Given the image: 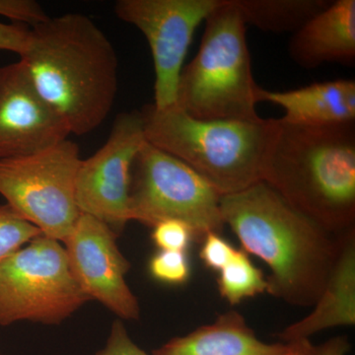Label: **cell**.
<instances>
[{"label":"cell","instance_id":"obj_28","mask_svg":"<svg viewBox=\"0 0 355 355\" xmlns=\"http://www.w3.org/2000/svg\"><path fill=\"white\" fill-rule=\"evenodd\" d=\"M0 355H1V354H0Z\"/></svg>","mask_w":355,"mask_h":355},{"label":"cell","instance_id":"obj_12","mask_svg":"<svg viewBox=\"0 0 355 355\" xmlns=\"http://www.w3.org/2000/svg\"><path fill=\"white\" fill-rule=\"evenodd\" d=\"M67 123L42 97L22 60L0 67V160L69 139Z\"/></svg>","mask_w":355,"mask_h":355},{"label":"cell","instance_id":"obj_10","mask_svg":"<svg viewBox=\"0 0 355 355\" xmlns=\"http://www.w3.org/2000/svg\"><path fill=\"white\" fill-rule=\"evenodd\" d=\"M146 142L141 112L121 113L104 146L77 171L76 197L81 214L99 219L120 234L130 218L133 161Z\"/></svg>","mask_w":355,"mask_h":355},{"label":"cell","instance_id":"obj_9","mask_svg":"<svg viewBox=\"0 0 355 355\" xmlns=\"http://www.w3.org/2000/svg\"><path fill=\"white\" fill-rule=\"evenodd\" d=\"M221 0H119V19L135 26L146 37L153 55L155 83L153 106H174L184 58L198 25Z\"/></svg>","mask_w":355,"mask_h":355},{"label":"cell","instance_id":"obj_6","mask_svg":"<svg viewBox=\"0 0 355 355\" xmlns=\"http://www.w3.org/2000/svg\"><path fill=\"white\" fill-rule=\"evenodd\" d=\"M221 195L200 174L171 154L146 142L133 161L130 177L132 221L153 228L175 219L193 231L195 241L221 234Z\"/></svg>","mask_w":355,"mask_h":355},{"label":"cell","instance_id":"obj_16","mask_svg":"<svg viewBox=\"0 0 355 355\" xmlns=\"http://www.w3.org/2000/svg\"><path fill=\"white\" fill-rule=\"evenodd\" d=\"M287 347V343L263 342L240 313L229 311L211 324L172 338L153 355H282Z\"/></svg>","mask_w":355,"mask_h":355},{"label":"cell","instance_id":"obj_24","mask_svg":"<svg viewBox=\"0 0 355 355\" xmlns=\"http://www.w3.org/2000/svg\"><path fill=\"white\" fill-rule=\"evenodd\" d=\"M96 355H149L133 343L121 320H116L112 326L106 347Z\"/></svg>","mask_w":355,"mask_h":355},{"label":"cell","instance_id":"obj_18","mask_svg":"<svg viewBox=\"0 0 355 355\" xmlns=\"http://www.w3.org/2000/svg\"><path fill=\"white\" fill-rule=\"evenodd\" d=\"M217 286L221 297L231 305H237L245 299L268 292V279L263 270L254 265L249 254L237 249L234 258L219 272Z\"/></svg>","mask_w":355,"mask_h":355},{"label":"cell","instance_id":"obj_20","mask_svg":"<svg viewBox=\"0 0 355 355\" xmlns=\"http://www.w3.org/2000/svg\"><path fill=\"white\" fill-rule=\"evenodd\" d=\"M149 272L154 279L164 284H183L191 275L188 254L186 252L159 251L149 263Z\"/></svg>","mask_w":355,"mask_h":355},{"label":"cell","instance_id":"obj_23","mask_svg":"<svg viewBox=\"0 0 355 355\" xmlns=\"http://www.w3.org/2000/svg\"><path fill=\"white\" fill-rule=\"evenodd\" d=\"M0 15L28 27H34L49 17L35 0H0Z\"/></svg>","mask_w":355,"mask_h":355},{"label":"cell","instance_id":"obj_19","mask_svg":"<svg viewBox=\"0 0 355 355\" xmlns=\"http://www.w3.org/2000/svg\"><path fill=\"white\" fill-rule=\"evenodd\" d=\"M43 234L6 205H0V263Z\"/></svg>","mask_w":355,"mask_h":355},{"label":"cell","instance_id":"obj_5","mask_svg":"<svg viewBox=\"0 0 355 355\" xmlns=\"http://www.w3.org/2000/svg\"><path fill=\"white\" fill-rule=\"evenodd\" d=\"M205 21L197 55L180 76L177 106L198 120H260V87L254 80L241 14L233 0H221Z\"/></svg>","mask_w":355,"mask_h":355},{"label":"cell","instance_id":"obj_3","mask_svg":"<svg viewBox=\"0 0 355 355\" xmlns=\"http://www.w3.org/2000/svg\"><path fill=\"white\" fill-rule=\"evenodd\" d=\"M277 121L261 182L329 232L354 229L355 121L300 127Z\"/></svg>","mask_w":355,"mask_h":355},{"label":"cell","instance_id":"obj_7","mask_svg":"<svg viewBox=\"0 0 355 355\" xmlns=\"http://www.w3.org/2000/svg\"><path fill=\"white\" fill-rule=\"evenodd\" d=\"M90 301L62 243L42 234L0 263V326L58 324Z\"/></svg>","mask_w":355,"mask_h":355},{"label":"cell","instance_id":"obj_15","mask_svg":"<svg viewBox=\"0 0 355 355\" xmlns=\"http://www.w3.org/2000/svg\"><path fill=\"white\" fill-rule=\"evenodd\" d=\"M258 103L268 102L284 110L280 120L300 127H323L355 121L354 80L326 81L286 91L259 88Z\"/></svg>","mask_w":355,"mask_h":355},{"label":"cell","instance_id":"obj_17","mask_svg":"<svg viewBox=\"0 0 355 355\" xmlns=\"http://www.w3.org/2000/svg\"><path fill=\"white\" fill-rule=\"evenodd\" d=\"M245 24L272 33H295L331 1L327 0H233Z\"/></svg>","mask_w":355,"mask_h":355},{"label":"cell","instance_id":"obj_14","mask_svg":"<svg viewBox=\"0 0 355 355\" xmlns=\"http://www.w3.org/2000/svg\"><path fill=\"white\" fill-rule=\"evenodd\" d=\"M289 55L303 69L327 62L354 65L355 0H336L293 33Z\"/></svg>","mask_w":355,"mask_h":355},{"label":"cell","instance_id":"obj_4","mask_svg":"<svg viewBox=\"0 0 355 355\" xmlns=\"http://www.w3.org/2000/svg\"><path fill=\"white\" fill-rule=\"evenodd\" d=\"M146 141L183 161L219 193L261 182L279 121L198 120L177 105L142 109Z\"/></svg>","mask_w":355,"mask_h":355},{"label":"cell","instance_id":"obj_25","mask_svg":"<svg viewBox=\"0 0 355 355\" xmlns=\"http://www.w3.org/2000/svg\"><path fill=\"white\" fill-rule=\"evenodd\" d=\"M29 35L30 28L26 25L0 22V51H11L20 57L27 48Z\"/></svg>","mask_w":355,"mask_h":355},{"label":"cell","instance_id":"obj_2","mask_svg":"<svg viewBox=\"0 0 355 355\" xmlns=\"http://www.w3.org/2000/svg\"><path fill=\"white\" fill-rule=\"evenodd\" d=\"M20 60L70 135L100 127L118 92V57L107 35L84 14L49 16L30 28Z\"/></svg>","mask_w":355,"mask_h":355},{"label":"cell","instance_id":"obj_27","mask_svg":"<svg viewBox=\"0 0 355 355\" xmlns=\"http://www.w3.org/2000/svg\"><path fill=\"white\" fill-rule=\"evenodd\" d=\"M288 347L282 355H311L312 343L310 340H301V342L287 343Z\"/></svg>","mask_w":355,"mask_h":355},{"label":"cell","instance_id":"obj_8","mask_svg":"<svg viewBox=\"0 0 355 355\" xmlns=\"http://www.w3.org/2000/svg\"><path fill=\"white\" fill-rule=\"evenodd\" d=\"M83 159L69 139L30 154L0 160V195L6 205L41 230L64 242L81 212L76 197Z\"/></svg>","mask_w":355,"mask_h":355},{"label":"cell","instance_id":"obj_21","mask_svg":"<svg viewBox=\"0 0 355 355\" xmlns=\"http://www.w3.org/2000/svg\"><path fill=\"white\" fill-rule=\"evenodd\" d=\"M153 229L151 237L160 251L187 252L195 240L191 229L175 219L159 222Z\"/></svg>","mask_w":355,"mask_h":355},{"label":"cell","instance_id":"obj_1","mask_svg":"<svg viewBox=\"0 0 355 355\" xmlns=\"http://www.w3.org/2000/svg\"><path fill=\"white\" fill-rule=\"evenodd\" d=\"M220 209L242 250L270 268L268 293L289 305L313 307L335 265L343 234L329 232L299 212L265 182L223 196Z\"/></svg>","mask_w":355,"mask_h":355},{"label":"cell","instance_id":"obj_13","mask_svg":"<svg viewBox=\"0 0 355 355\" xmlns=\"http://www.w3.org/2000/svg\"><path fill=\"white\" fill-rule=\"evenodd\" d=\"M354 324L355 228L342 235L335 265L312 312L287 326L279 338L284 343L310 340L320 331Z\"/></svg>","mask_w":355,"mask_h":355},{"label":"cell","instance_id":"obj_11","mask_svg":"<svg viewBox=\"0 0 355 355\" xmlns=\"http://www.w3.org/2000/svg\"><path fill=\"white\" fill-rule=\"evenodd\" d=\"M118 236L104 222L81 214L64 240V249L88 298L99 301L121 320L135 321L140 316L139 303L125 279L130 263L119 249Z\"/></svg>","mask_w":355,"mask_h":355},{"label":"cell","instance_id":"obj_26","mask_svg":"<svg viewBox=\"0 0 355 355\" xmlns=\"http://www.w3.org/2000/svg\"><path fill=\"white\" fill-rule=\"evenodd\" d=\"M349 350V338L345 336H338L317 347L312 345L311 355H347Z\"/></svg>","mask_w":355,"mask_h":355},{"label":"cell","instance_id":"obj_22","mask_svg":"<svg viewBox=\"0 0 355 355\" xmlns=\"http://www.w3.org/2000/svg\"><path fill=\"white\" fill-rule=\"evenodd\" d=\"M236 251L232 245L219 233H209L202 240L200 258L210 270L220 272L234 258Z\"/></svg>","mask_w":355,"mask_h":355}]
</instances>
